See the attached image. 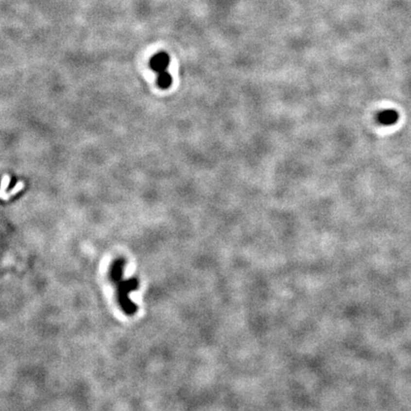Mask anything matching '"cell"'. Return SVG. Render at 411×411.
Returning a JSON list of instances; mask_svg holds the SVG:
<instances>
[{"label": "cell", "instance_id": "3957f363", "mask_svg": "<svg viewBox=\"0 0 411 411\" xmlns=\"http://www.w3.org/2000/svg\"><path fill=\"white\" fill-rule=\"evenodd\" d=\"M171 76L167 70L159 72L158 84L161 88H168L171 85Z\"/></svg>", "mask_w": 411, "mask_h": 411}, {"label": "cell", "instance_id": "7a4b0ae2", "mask_svg": "<svg viewBox=\"0 0 411 411\" xmlns=\"http://www.w3.org/2000/svg\"><path fill=\"white\" fill-rule=\"evenodd\" d=\"M398 119V114L393 111H386L379 115V122L384 125L394 124Z\"/></svg>", "mask_w": 411, "mask_h": 411}, {"label": "cell", "instance_id": "277c9868", "mask_svg": "<svg viewBox=\"0 0 411 411\" xmlns=\"http://www.w3.org/2000/svg\"><path fill=\"white\" fill-rule=\"evenodd\" d=\"M9 182H10V177H9V175H5V176L3 177V179H2V183H1V189H0V194H1V195H4L5 197H6V195L4 194V190H5L6 187L9 185Z\"/></svg>", "mask_w": 411, "mask_h": 411}, {"label": "cell", "instance_id": "5b68a950", "mask_svg": "<svg viewBox=\"0 0 411 411\" xmlns=\"http://www.w3.org/2000/svg\"><path fill=\"white\" fill-rule=\"evenodd\" d=\"M23 187H24V183L19 182L13 189H12V191L9 193V195H13V194H15V193H17L20 188H22Z\"/></svg>", "mask_w": 411, "mask_h": 411}, {"label": "cell", "instance_id": "6da1fadb", "mask_svg": "<svg viewBox=\"0 0 411 411\" xmlns=\"http://www.w3.org/2000/svg\"><path fill=\"white\" fill-rule=\"evenodd\" d=\"M169 63H170L169 56L165 52H161V53L156 54L153 58L152 67L154 70L161 72V71H164V70L167 69L168 66H169Z\"/></svg>", "mask_w": 411, "mask_h": 411}]
</instances>
